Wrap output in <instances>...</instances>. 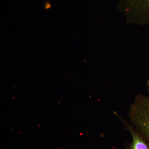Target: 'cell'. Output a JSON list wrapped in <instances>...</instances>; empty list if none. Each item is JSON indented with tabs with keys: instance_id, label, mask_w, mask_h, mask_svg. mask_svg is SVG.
I'll return each instance as SVG.
<instances>
[{
	"instance_id": "277c9868",
	"label": "cell",
	"mask_w": 149,
	"mask_h": 149,
	"mask_svg": "<svg viewBox=\"0 0 149 149\" xmlns=\"http://www.w3.org/2000/svg\"><path fill=\"white\" fill-rule=\"evenodd\" d=\"M147 84H148V90L149 91V80H148L147 82Z\"/></svg>"
},
{
	"instance_id": "3957f363",
	"label": "cell",
	"mask_w": 149,
	"mask_h": 149,
	"mask_svg": "<svg viewBox=\"0 0 149 149\" xmlns=\"http://www.w3.org/2000/svg\"><path fill=\"white\" fill-rule=\"evenodd\" d=\"M121 119L130 131L133 138L132 143L128 149H149V146L146 142L139 135L133 126H131L122 118Z\"/></svg>"
},
{
	"instance_id": "7a4b0ae2",
	"label": "cell",
	"mask_w": 149,
	"mask_h": 149,
	"mask_svg": "<svg viewBox=\"0 0 149 149\" xmlns=\"http://www.w3.org/2000/svg\"><path fill=\"white\" fill-rule=\"evenodd\" d=\"M118 7L128 21L149 24V0H118Z\"/></svg>"
},
{
	"instance_id": "5b68a950",
	"label": "cell",
	"mask_w": 149,
	"mask_h": 149,
	"mask_svg": "<svg viewBox=\"0 0 149 149\" xmlns=\"http://www.w3.org/2000/svg\"></svg>"
},
{
	"instance_id": "6da1fadb",
	"label": "cell",
	"mask_w": 149,
	"mask_h": 149,
	"mask_svg": "<svg viewBox=\"0 0 149 149\" xmlns=\"http://www.w3.org/2000/svg\"><path fill=\"white\" fill-rule=\"evenodd\" d=\"M129 116L135 130L149 146V96H136L130 107Z\"/></svg>"
}]
</instances>
